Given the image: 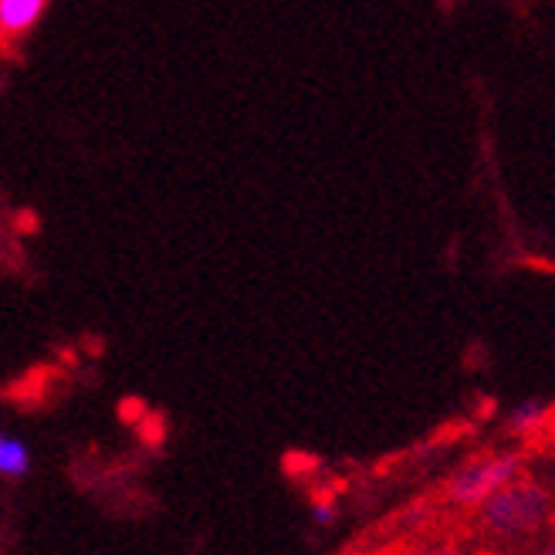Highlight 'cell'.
Returning a JSON list of instances; mask_svg holds the SVG:
<instances>
[{"label": "cell", "mask_w": 555, "mask_h": 555, "mask_svg": "<svg viewBox=\"0 0 555 555\" xmlns=\"http://www.w3.org/2000/svg\"><path fill=\"white\" fill-rule=\"evenodd\" d=\"M512 555H555V532L542 535L539 542L525 545V548H518V552H512Z\"/></svg>", "instance_id": "8"}, {"label": "cell", "mask_w": 555, "mask_h": 555, "mask_svg": "<svg viewBox=\"0 0 555 555\" xmlns=\"http://www.w3.org/2000/svg\"><path fill=\"white\" fill-rule=\"evenodd\" d=\"M552 421H555V410L545 400H525L505 416V430L515 440H535L539 434L552 427Z\"/></svg>", "instance_id": "3"}, {"label": "cell", "mask_w": 555, "mask_h": 555, "mask_svg": "<svg viewBox=\"0 0 555 555\" xmlns=\"http://www.w3.org/2000/svg\"><path fill=\"white\" fill-rule=\"evenodd\" d=\"M31 220H35L31 214H21V231H31V228H35Z\"/></svg>", "instance_id": "9"}, {"label": "cell", "mask_w": 555, "mask_h": 555, "mask_svg": "<svg viewBox=\"0 0 555 555\" xmlns=\"http://www.w3.org/2000/svg\"><path fill=\"white\" fill-rule=\"evenodd\" d=\"M31 451L27 443L14 434H0V478L8 481H21L31 475Z\"/></svg>", "instance_id": "5"}, {"label": "cell", "mask_w": 555, "mask_h": 555, "mask_svg": "<svg viewBox=\"0 0 555 555\" xmlns=\"http://www.w3.org/2000/svg\"><path fill=\"white\" fill-rule=\"evenodd\" d=\"M309 521L315 525V529H332V525L339 521V502L332 494H319L312 498L309 505Z\"/></svg>", "instance_id": "6"}, {"label": "cell", "mask_w": 555, "mask_h": 555, "mask_svg": "<svg viewBox=\"0 0 555 555\" xmlns=\"http://www.w3.org/2000/svg\"><path fill=\"white\" fill-rule=\"evenodd\" d=\"M525 475V457L518 451H494L461 464L443 485V505L451 512L475 515L491 494Z\"/></svg>", "instance_id": "2"}, {"label": "cell", "mask_w": 555, "mask_h": 555, "mask_svg": "<svg viewBox=\"0 0 555 555\" xmlns=\"http://www.w3.org/2000/svg\"><path fill=\"white\" fill-rule=\"evenodd\" d=\"M48 0H0V31L4 38H21L44 14Z\"/></svg>", "instance_id": "4"}, {"label": "cell", "mask_w": 555, "mask_h": 555, "mask_svg": "<svg viewBox=\"0 0 555 555\" xmlns=\"http://www.w3.org/2000/svg\"><path fill=\"white\" fill-rule=\"evenodd\" d=\"M548 532H555V491L529 475L505 485L475 512V535L502 552H518Z\"/></svg>", "instance_id": "1"}, {"label": "cell", "mask_w": 555, "mask_h": 555, "mask_svg": "<svg viewBox=\"0 0 555 555\" xmlns=\"http://www.w3.org/2000/svg\"><path fill=\"white\" fill-rule=\"evenodd\" d=\"M403 555H464V548L451 539H416Z\"/></svg>", "instance_id": "7"}]
</instances>
